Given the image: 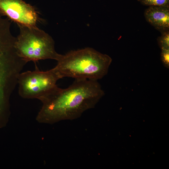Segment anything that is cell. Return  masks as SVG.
<instances>
[{
	"instance_id": "obj_1",
	"label": "cell",
	"mask_w": 169,
	"mask_h": 169,
	"mask_svg": "<svg viewBox=\"0 0 169 169\" xmlns=\"http://www.w3.org/2000/svg\"><path fill=\"white\" fill-rule=\"evenodd\" d=\"M104 94L97 81L75 79L67 88L57 86L38 99L42 106L36 120L52 124L76 119L94 107Z\"/></svg>"
},
{
	"instance_id": "obj_2",
	"label": "cell",
	"mask_w": 169,
	"mask_h": 169,
	"mask_svg": "<svg viewBox=\"0 0 169 169\" xmlns=\"http://www.w3.org/2000/svg\"><path fill=\"white\" fill-rule=\"evenodd\" d=\"M112 61L108 55L86 48L62 55L54 68L61 78L97 81L107 74Z\"/></svg>"
},
{
	"instance_id": "obj_3",
	"label": "cell",
	"mask_w": 169,
	"mask_h": 169,
	"mask_svg": "<svg viewBox=\"0 0 169 169\" xmlns=\"http://www.w3.org/2000/svg\"><path fill=\"white\" fill-rule=\"evenodd\" d=\"M19 33L15 46L18 55L27 63L52 59L58 61L62 54L56 51L52 37L37 26L18 25Z\"/></svg>"
},
{
	"instance_id": "obj_4",
	"label": "cell",
	"mask_w": 169,
	"mask_h": 169,
	"mask_svg": "<svg viewBox=\"0 0 169 169\" xmlns=\"http://www.w3.org/2000/svg\"><path fill=\"white\" fill-rule=\"evenodd\" d=\"M61 79L53 68L46 71L36 67L33 71L21 73L18 79V92L24 99H37L57 86L56 83Z\"/></svg>"
},
{
	"instance_id": "obj_5",
	"label": "cell",
	"mask_w": 169,
	"mask_h": 169,
	"mask_svg": "<svg viewBox=\"0 0 169 169\" xmlns=\"http://www.w3.org/2000/svg\"><path fill=\"white\" fill-rule=\"evenodd\" d=\"M0 14L17 25L36 27L39 17L34 8L23 0H0Z\"/></svg>"
},
{
	"instance_id": "obj_6",
	"label": "cell",
	"mask_w": 169,
	"mask_h": 169,
	"mask_svg": "<svg viewBox=\"0 0 169 169\" xmlns=\"http://www.w3.org/2000/svg\"><path fill=\"white\" fill-rule=\"evenodd\" d=\"M144 15L146 21L161 33L169 30V6H150Z\"/></svg>"
},
{
	"instance_id": "obj_7",
	"label": "cell",
	"mask_w": 169,
	"mask_h": 169,
	"mask_svg": "<svg viewBox=\"0 0 169 169\" xmlns=\"http://www.w3.org/2000/svg\"><path fill=\"white\" fill-rule=\"evenodd\" d=\"M161 33L157 39L159 47L161 49H169V30L162 32Z\"/></svg>"
},
{
	"instance_id": "obj_8",
	"label": "cell",
	"mask_w": 169,
	"mask_h": 169,
	"mask_svg": "<svg viewBox=\"0 0 169 169\" xmlns=\"http://www.w3.org/2000/svg\"><path fill=\"white\" fill-rule=\"evenodd\" d=\"M142 4L150 6H169V0H138Z\"/></svg>"
},
{
	"instance_id": "obj_9",
	"label": "cell",
	"mask_w": 169,
	"mask_h": 169,
	"mask_svg": "<svg viewBox=\"0 0 169 169\" xmlns=\"http://www.w3.org/2000/svg\"><path fill=\"white\" fill-rule=\"evenodd\" d=\"M161 59L163 65L167 68L169 67V49H161Z\"/></svg>"
}]
</instances>
